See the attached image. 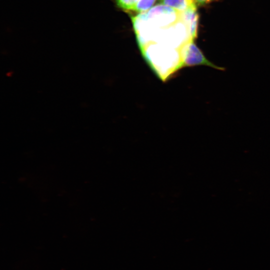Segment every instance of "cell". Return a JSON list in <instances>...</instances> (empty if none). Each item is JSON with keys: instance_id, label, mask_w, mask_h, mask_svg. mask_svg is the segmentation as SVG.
Masks as SVG:
<instances>
[{"instance_id": "5", "label": "cell", "mask_w": 270, "mask_h": 270, "mask_svg": "<svg viewBox=\"0 0 270 270\" xmlns=\"http://www.w3.org/2000/svg\"><path fill=\"white\" fill-rule=\"evenodd\" d=\"M156 0H139L134 10L140 12H145L150 10Z\"/></svg>"}, {"instance_id": "2", "label": "cell", "mask_w": 270, "mask_h": 270, "mask_svg": "<svg viewBox=\"0 0 270 270\" xmlns=\"http://www.w3.org/2000/svg\"><path fill=\"white\" fill-rule=\"evenodd\" d=\"M183 67L204 65L216 70H224V68L215 65L208 60L201 50L194 44V41L188 42L182 50Z\"/></svg>"}, {"instance_id": "7", "label": "cell", "mask_w": 270, "mask_h": 270, "mask_svg": "<svg viewBox=\"0 0 270 270\" xmlns=\"http://www.w3.org/2000/svg\"><path fill=\"white\" fill-rule=\"evenodd\" d=\"M214 0H194L196 6H204L211 2Z\"/></svg>"}, {"instance_id": "6", "label": "cell", "mask_w": 270, "mask_h": 270, "mask_svg": "<svg viewBox=\"0 0 270 270\" xmlns=\"http://www.w3.org/2000/svg\"><path fill=\"white\" fill-rule=\"evenodd\" d=\"M117 5L125 10H134L139 0H116Z\"/></svg>"}, {"instance_id": "1", "label": "cell", "mask_w": 270, "mask_h": 270, "mask_svg": "<svg viewBox=\"0 0 270 270\" xmlns=\"http://www.w3.org/2000/svg\"><path fill=\"white\" fill-rule=\"evenodd\" d=\"M146 12L144 14L145 18L153 28H168L180 20V12L161 4L154 6Z\"/></svg>"}, {"instance_id": "3", "label": "cell", "mask_w": 270, "mask_h": 270, "mask_svg": "<svg viewBox=\"0 0 270 270\" xmlns=\"http://www.w3.org/2000/svg\"><path fill=\"white\" fill-rule=\"evenodd\" d=\"M180 20L185 26L190 37L194 40L197 36L198 15L195 4L188 10L180 12Z\"/></svg>"}, {"instance_id": "4", "label": "cell", "mask_w": 270, "mask_h": 270, "mask_svg": "<svg viewBox=\"0 0 270 270\" xmlns=\"http://www.w3.org/2000/svg\"><path fill=\"white\" fill-rule=\"evenodd\" d=\"M160 4L170 6L179 12H182L195 4L192 0H162Z\"/></svg>"}, {"instance_id": "8", "label": "cell", "mask_w": 270, "mask_h": 270, "mask_svg": "<svg viewBox=\"0 0 270 270\" xmlns=\"http://www.w3.org/2000/svg\"></svg>"}]
</instances>
